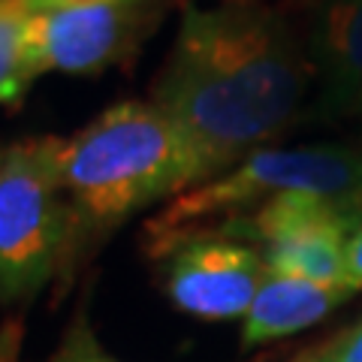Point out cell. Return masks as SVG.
I'll use <instances>...</instances> for the list:
<instances>
[{
  "label": "cell",
  "instance_id": "6da1fadb",
  "mask_svg": "<svg viewBox=\"0 0 362 362\" xmlns=\"http://www.w3.org/2000/svg\"><path fill=\"white\" fill-rule=\"evenodd\" d=\"M308 85V52L290 18L257 0H226L185 6L151 103L185 136L206 181L284 133Z\"/></svg>",
  "mask_w": 362,
  "mask_h": 362
},
{
  "label": "cell",
  "instance_id": "7a4b0ae2",
  "mask_svg": "<svg viewBox=\"0 0 362 362\" xmlns=\"http://www.w3.org/2000/svg\"><path fill=\"white\" fill-rule=\"evenodd\" d=\"M58 163L70 202V251L199 181L185 136L151 100L109 106L73 139H61Z\"/></svg>",
  "mask_w": 362,
  "mask_h": 362
},
{
  "label": "cell",
  "instance_id": "3957f363",
  "mask_svg": "<svg viewBox=\"0 0 362 362\" xmlns=\"http://www.w3.org/2000/svg\"><path fill=\"white\" fill-rule=\"evenodd\" d=\"M281 194L332 199L362 221L359 145H266L166 202L145 226L148 257L190 233H211Z\"/></svg>",
  "mask_w": 362,
  "mask_h": 362
},
{
  "label": "cell",
  "instance_id": "277c9868",
  "mask_svg": "<svg viewBox=\"0 0 362 362\" xmlns=\"http://www.w3.org/2000/svg\"><path fill=\"white\" fill-rule=\"evenodd\" d=\"M58 154V136L16 142L0 154V305L37 296L70 254Z\"/></svg>",
  "mask_w": 362,
  "mask_h": 362
},
{
  "label": "cell",
  "instance_id": "5b68a950",
  "mask_svg": "<svg viewBox=\"0 0 362 362\" xmlns=\"http://www.w3.org/2000/svg\"><path fill=\"white\" fill-rule=\"evenodd\" d=\"M154 0H97L33 13L21 49V88L45 73L90 76L127 61L157 21Z\"/></svg>",
  "mask_w": 362,
  "mask_h": 362
},
{
  "label": "cell",
  "instance_id": "8992f818",
  "mask_svg": "<svg viewBox=\"0 0 362 362\" xmlns=\"http://www.w3.org/2000/svg\"><path fill=\"white\" fill-rule=\"evenodd\" d=\"M151 259L163 263V290L178 311L199 320L245 317L266 278L257 247L221 233H190L163 245Z\"/></svg>",
  "mask_w": 362,
  "mask_h": 362
},
{
  "label": "cell",
  "instance_id": "52a82bcc",
  "mask_svg": "<svg viewBox=\"0 0 362 362\" xmlns=\"http://www.w3.org/2000/svg\"><path fill=\"white\" fill-rule=\"evenodd\" d=\"M305 52L317 109L335 121L362 115V0H317Z\"/></svg>",
  "mask_w": 362,
  "mask_h": 362
},
{
  "label": "cell",
  "instance_id": "ba28073f",
  "mask_svg": "<svg viewBox=\"0 0 362 362\" xmlns=\"http://www.w3.org/2000/svg\"><path fill=\"white\" fill-rule=\"evenodd\" d=\"M354 290L338 284H314V281L272 275L266 272L251 308L245 314L242 344L259 347L278 338L296 335L308 326L320 323L326 314H332L338 305H344Z\"/></svg>",
  "mask_w": 362,
  "mask_h": 362
},
{
  "label": "cell",
  "instance_id": "9c48e42d",
  "mask_svg": "<svg viewBox=\"0 0 362 362\" xmlns=\"http://www.w3.org/2000/svg\"><path fill=\"white\" fill-rule=\"evenodd\" d=\"M356 230L341 223L311 226V230L290 233L284 239L266 245L259 257L272 275H287L314 281V284H338L347 287L344 281V251L347 239Z\"/></svg>",
  "mask_w": 362,
  "mask_h": 362
},
{
  "label": "cell",
  "instance_id": "30bf717a",
  "mask_svg": "<svg viewBox=\"0 0 362 362\" xmlns=\"http://www.w3.org/2000/svg\"><path fill=\"white\" fill-rule=\"evenodd\" d=\"M33 16L28 0H0V103L16 106L25 97L21 88V49L25 28Z\"/></svg>",
  "mask_w": 362,
  "mask_h": 362
},
{
  "label": "cell",
  "instance_id": "8fae6325",
  "mask_svg": "<svg viewBox=\"0 0 362 362\" xmlns=\"http://www.w3.org/2000/svg\"><path fill=\"white\" fill-rule=\"evenodd\" d=\"M52 362H121V359L106 354L103 344L97 341L94 329L85 323V317H78L70 329H66L64 341H61Z\"/></svg>",
  "mask_w": 362,
  "mask_h": 362
},
{
  "label": "cell",
  "instance_id": "7c38bea8",
  "mask_svg": "<svg viewBox=\"0 0 362 362\" xmlns=\"http://www.w3.org/2000/svg\"><path fill=\"white\" fill-rule=\"evenodd\" d=\"M299 359L302 362H362V317L354 326H347L341 335L317 344Z\"/></svg>",
  "mask_w": 362,
  "mask_h": 362
},
{
  "label": "cell",
  "instance_id": "4fadbf2b",
  "mask_svg": "<svg viewBox=\"0 0 362 362\" xmlns=\"http://www.w3.org/2000/svg\"><path fill=\"white\" fill-rule=\"evenodd\" d=\"M344 281L347 287L359 293L362 290V226L347 239V251H344Z\"/></svg>",
  "mask_w": 362,
  "mask_h": 362
},
{
  "label": "cell",
  "instance_id": "5bb4252c",
  "mask_svg": "<svg viewBox=\"0 0 362 362\" xmlns=\"http://www.w3.org/2000/svg\"><path fill=\"white\" fill-rule=\"evenodd\" d=\"M33 13H54V9H66V6H85V4H97V0H28Z\"/></svg>",
  "mask_w": 362,
  "mask_h": 362
},
{
  "label": "cell",
  "instance_id": "9a60e30c",
  "mask_svg": "<svg viewBox=\"0 0 362 362\" xmlns=\"http://www.w3.org/2000/svg\"><path fill=\"white\" fill-rule=\"evenodd\" d=\"M0 362H16V341H13V335H6L4 341H0Z\"/></svg>",
  "mask_w": 362,
  "mask_h": 362
},
{
  "label": "cell",
  "instance_id": "2e32d148",
  "mask_svg": "<svg viewBox=\"0 0 362 362\" xmlns=\"http://www.w3.org/2000/svg\"><path fill=\"white\" fill-rule=\"evenodd\" d=\"M293 362H302V359H299V356H296V359H293Z\"/></svg>",
  "mask_w": 362,
  "mask_h": 362
},
{
  "label": "cell",
  "instance_id": "e0dca14e",
  "mask_svg": "<svg viewBox=\"0 0 362 362\" xmlns=\"http://www.w3.org/2000/svg\"><path fill=\"white\" fill-rule=\"evenodd\" d=\"M0 154H4V148H0Z\"/></svg>",
  "mask_w": 362,
  "mask_h": 362
},
{
  "label": "cell",
  "instance_id": "ac0fdd59",
  "mask_svg": "<svg viewBox=\"0 0 362 362\" xmlns=\"http://www.w3.org/2000/svg\"><path fill=\"white\" fill-rule=\"evenodd\" d=\"M359 151H362V145H359Z\"/></svg>",
  "mask_w": 362,
  "mask_h": 362
}]
</instances>
